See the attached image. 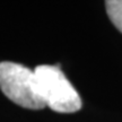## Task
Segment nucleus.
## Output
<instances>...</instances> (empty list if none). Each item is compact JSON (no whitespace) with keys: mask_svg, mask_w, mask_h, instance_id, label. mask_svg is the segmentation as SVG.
<instances>
[{"mask_svg":"<svg viewBox=\"0 0 122 122\" xmlns=\"http://www.w3.org/2000/svg\"><path fill=\"white\" fill-rule=\"evenodd\" d=\"M0 89L17 105L41 110L46 104L34 70L16 62H0Z\"/></svg>","mask_w":122,"mask_h":122,"instance_id":"1","label":"nucleus"},{"mask_svg":"<svg viewBox=\"0 0 122 122\" xmlns=\"http://www.w3.org/2000/svg\"><path fill=\"white\" fill-rule=\"evenodd\" d=\"M46 106L58 113H74L81 109V98L58 66L41 65L34 69Z\"/></svg>","mask_w":122,"mask_h":122,"instance_id":"2","label":"nucleus"},{"mask_svg":"<svg viewBox=\"0 0 122 122\" xmlns=\"http://www.w3.org/2000/svg\"><path fill=\"white\" fill-rule=\"evenodd\" d=\"M105 8L111 22L122 33V0H107Z\"/></svg>","mask_w":122,"mask_h":122,"instance_id":"3","label":"nucleus"}]
</instances>
